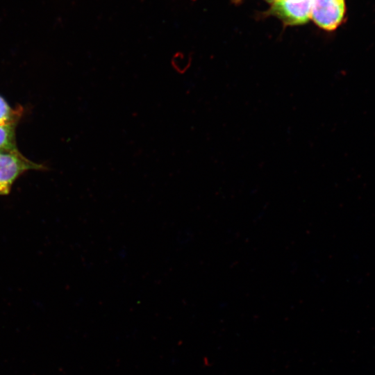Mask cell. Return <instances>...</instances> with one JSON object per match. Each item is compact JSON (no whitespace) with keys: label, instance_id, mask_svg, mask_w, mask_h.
<instances>
[{"label":"cell","instance_id":"cell-1","mask_svg":"<svg viewBox=\"0 0 375 375\" xmlns=\"http://www.w3.org/2000/svg\"><path fill=\"white\" fill-rule=\"evenodd\" d=\"M40 168L17 151L0 153V195L8 194L15 179L25 171Z\"/></svg>","mask_w":375,"mask_h":375},{"label":"cell","instance_id":"cell-2","mask_svg":"<svg viewBox=\"0 0 375 375\" xmlns=\"http://www.w3.org/2000/svg\"><path fill=\"white\" fill-rule=\"evenodd\" d=\"M344 12V0H313L310 18L321 28L333 31L342 23Z\"/></svg>","mask_w":375,"mask_h":375},{"label":"cell","instance_id":"cell-3","mask_svg":"<svg viewBox=\"0 0 375 375\" xmlns=\"http://www.w3.org/2000/svg\"><path fill=\"white\" fill-rule=\"evenodd\" d=\"M313 0H276L272 12L286 25H301L310 18Z\"/></svg>","mask_w":375,"mask_h":375},{"label":"cell","instance_id":"cell-4","mask_svg":"<svg viewBox=\"0 0 375 375\" xmlns=\"http://www.w3.org/2000/svg\"><path fill=\"white\" fill-rule=\"evenodd\" d=\"M0 151H17L12 124L0 125Z\"/></svg>","mask_w":375,"mask_h":375},{"label":"cell","instance_id":"cell-5","mask_svg":"<svg viewBox=\"0 0 375 375\" xmlns=\"http://www.w3.org/2000/svg\"><path fill=\"white\" fill-rule=\"evenodd\" d=\"M12 111L5 100L0 97V125L12 124Z\"/></svg>","mask_w":375,"mask_h":375},{"label":"cell","instance_id":"cell-6","mask_svg":"<svg viewBox=\"0 0 375 375\" xmlns=\"http://www.w3.org/2000/svg\"><path fill=\"white\" fill-rule=\"evenodd\" d=\"M267 1L273 3L275 0H267Z\"/></svg>","mask_w":375,"mask_h":375}]
</instances>
